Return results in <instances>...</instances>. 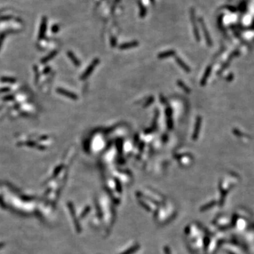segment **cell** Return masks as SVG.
Segmentation results:
<instances>
[{
	"label": "cell",
	"instance_id": "19",
	"mask_svg": "<svg viewBox=\"0 0 254 254\" xmlns=\"http://www.w3.org/2000/svg\"><path fill=\"white\" fill-rule=\"evenodd\" d=\"M160 100H161V102H162V104L165 103V98H164L163 96H162V95H160Z\"/></svg>",
	"mask_w": 254,
	"mask_h": 254
},
{
	"label": "cell",
	"instance_id": "3",
	"mask_svg": "<svg viewBox=\"0 0 254 254\" xmlns=\"http://www.w3.org/2000/svg\"><path fill=\"white\" fill-rule=\"evenodd\" d=\"M138 45H139V43H138L137 41H133V42H130V43H124V44H121V45L119 46V49H129V48L135 47H137Z\"/></svg>",
	"mask_w": 254,
	"mask_h": 254
},
{
	"label": "cell",
	"instance_id": "5",
	"mask_svg": "<svg viewBox=\"0 0 254 254\" xmlns=\"http://www.w3.org/2000/svg\"><path fill=\"white\" fill-rule=\"evenodd\" d=\"M67 55H68L69 57L70 58V59L72 61V62L75 64V66L78 67V66L80 65L81 64L80 61L78 60V59L76 57V56H75L74 55H73V53H72L71 52H67Z\"/></svg>",
	"mask_w": 254,
	"mask_h": 254
},
{
	"label": "cell",
	"instance_id": "14",
	"mask_svg": "<svg viewBox=\"0 0 254 254\" xmlns=\"http://www.w3.org/2000/svg\"><path fill=\"white\" fill-rule=\"evenodd\" d=\"M111 45H112V47H115L116 40L115 37H112V39H111Z\"/></svg>",
	"mask_w": 254,
	"mask_h": 254
},
{
	"label": "cell",
	"instance_id": "4",
	"mask_svg": "<svg viewBox=\"0 0 254 254\" xmlns=\"http://www.w3.org/2000/svg\"><path fill=\"white\" fill-rule=\"evenodd\" d=\"M57 54V51H56V50L53 51V52H51L50 54H49V55H48L47 56L45 57L44 58L42 59H41V63H42V64H45V63H46V62H47V61H49V60L52 59L55 57V55H56Z\"/></svg>",
	"mask_w": 254,
	"mask_h": 254
},
{
	"label": "cell",
	"instance_id": "2",
	"mask_svg": "<svg viewBox=\"0 0 254 254\" xmlns=\"http://www.w3.org/2000/svg\"><path fill=\"white\" fill-rule=\"evenodd\" d=\"M57 92L59 93V94L66 96V97H69V98L72 99V100H77L78 99V96L76 95V94H74V93H71L68 91H66V90L63 89V88H57Z\"/></svg>",
	"mask_w": 254,
	"mask_h": 254
},
{
	"label": "cell",
	"instance_id": "10",
	"mask_svg": "<svg viewBox=\"0 0 254 254\" xmlns=\"http://www.w3.org/2000/svg\"><path fill=\"white\" fill-rule=\"evenodd\" d=\"M14 99V96L13 95H7L5 97H3V100H6V101H9V100H12Z\"/></svg>",
	"mask_w": 254,
	"mask_h": 254
},
{
	"label": "cell",
	"instance_id": "1",
	"mask_svg": "<svg viewBox=\"0 0 254 254\" xmlns=\"http://www.w3.org/2000/svg\"><path fill=\"white\" fill-rule=\"evenodd\" d=\"M99 63H100V60H99V59H95L92 61V63L90 64L89 67H88V69L85 70V71L84 72V73H83L82 76H81V80H84V79H85L86 78H88V76L92 73L94 69L98 65Z\"/></svg>",
	"mask_w": 254,
	"mask_h": 254
},
{
	"label": "cell",
	"instance_id": "8",
	"mask_svg": "<svg viewBox=\"0 0 254 254\" xmlns=\"http://www.w3.org/2000/svg\"><path fill=\"white\" fill-rule=\"evenodd\" d=\"M139 8H140V16L141 18H143L146 15V9L143 7L142 4L139 3Z\"/></svg>",
	"mask_w": 254,
	"mask_h": 254
},
{
	"label": "cell",
	"instance_id": "15",
	"mask_svg": "<svg viewBox=\"0 0 254 254\" xmlns=\"http://www.w3.org/2000/svg\"><path fill=\"white\" fill-rule=\"evenodd\" d=\"M59 31V26L58 25H54L53 28H52V32L56 33Z\"/></svg>",
	"mask_w": 254,
	"mask_h": 254
},
{
	"label": "cell",
	"instance_id": "11",
	"mask_svg": "<svg viewBox=\"0 0 254 254\" xmlns=\"http://www.w3.org/2000/svg\"><path fill=\"white\" fill-rule=\"evenodd\" d=\"M25 144L26 145H28V146H29V147H34V146H35V145H36V143L34 142V141H27V142L25 143Z\"/></svg>",
	"mask_w": 254,
	"mask_h": 254
},
{
	"label": "cell",
	"instance_id": "18",
	"mask_svg": "<svg viewBox=\"0 0 254 254\" xmlns=\"http://www.w3.org/2000/svg\"><path fill=\"white\" fill-rule=\"evenodd\" d=\"M37 148L40 150H45V147L44 145H38V146H37Z\"/></svg>",
	"mask_w": 254,
	"mask_h": 254
},
{
	"label": "cell",
	"instance_id": "20",
	"mask_svg": "<svg viewBox=\"0 0 254 254\" xmlns=\"http://www.w3.org/2000/svg\"><path fill=\"white\" fill-rule=\"evenodd\" d=\"M2 41H3V37H0V48H1V43H2Z\"/></svg>",
	"mask_w": 254,
	"mask_h": 254
},
{
	"label": "cell",
	"instance_id": "16",
	"mask_svg": "<svg viewBox=\"0 0 254 254\" xmlns=\"http://www.w3.org/2000/svg\"><path fill=\"white\" fill-rule=\"evenodd\" d=\"M166 115H167V117H169V116L171 115V109H170V108H167V109H166Z\"/></svg>",
	"mask_w": 254,
	"mask_h": 254
},
{
	"label": "cell",
	"instance_id": "6",
	"mask_svg": "<svg viewBox=\"0 0 254 254\" xmlns=\"http://www.w3.org/2000/svg\"><path fill=\"white\" fill-rule=\"evenodd\" d=\"M174 55V52L173 51H168V52H162V53L159 54L157 57L159 59H164V58H167V57H170L171 55Z\"/></svg>",
	"mask_w": 254,
	"mask_h": 254
},
{
	"label": "cell",
	"instance_id": "7",
	"mask_svg": "<svg viewBox=\"0 0 254 254\" xmlns=\"http://www.w3.org/2000/svg\"><path fill=\"white\" fill-rule=\"evenodd\" d=\"M1 81L4 83H13L16 81V79L12 77H8V76H4L1 78Z\"/></svg>",
	"mask_w": 254,
	"mask_h": 254
},
{
	"label": "cell",
	"instance_id": "17",
	"mask_svg": "<svg viewBox=\"0 0 254 254\" xmlns=\"http://www.w3.org/2000/svg\"><path fill=\"white\" fill-rule=\"evenodd\" d=\"M49 71H50V68L49 67H47V68H45V69L43 71V73L45 74V73H47Z\"/></svg>",
	"mask_w": 254,
	"mask_h": 254
},
{
	"label": "cell",
	"instance_id": "12",
	"mask_svg": "<svg viewBox=\"0 0 254 254\" xmlns=\"http://www.w3.org/2000/svg\"><path fill=\"white\" fill-rule=\"evenodd\" d=\"M153 101H154V97H150L149 100H148V102H147V103H145V105H144V107H148V105H150V104H152V103H153Z\"/></svg>",
	"mask_w": 254,
	"mask_h": 254
},
{
	"label": "cell",
	"instance_id": "13",
	"mask_svg": "<svg viewBox=\"0 0 254 254\" xmlns=\"http://www.w3.org/2000/svg\"><path fill=\"white\" fill-rule=\"evenodd\" d=\"M10 91V88H8V87H4V88H2L0 89V93H7L9 92Z\"/></svg>",
	"mask_w": 254,
	"mask_h": 254
},
{
	"label": "cell",
	"instance_id": "9",
	"mask_svg": "<svg viewBox=\"0 0 254 254\" xmlns=\"http://www.w3.org/2000/svg\"><path fill=\"white\" fill-rule=\"evenodd\" d=\"M45 31H46V21H44L43 24H42L41 31H40V35H39V37H40V38H43V37H44Z\"/></svg>",
	"mask_w": 254,
	"mask_h": 254
}]
</instances>
